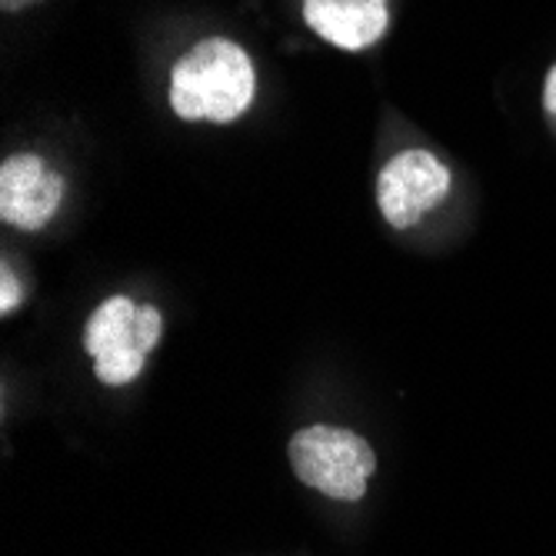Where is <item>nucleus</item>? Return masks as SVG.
<instances>
[{"mask_svg": "<svg viewBox=\"0 0 556 556\" xmlns=\"http://www.w3.org/2000/svg\"><path fill=\"white\" fill-rule=\"evenodd\" d=\"M64 200V177L40 154H11L0 167V220L40 230L54 220Z\"/></svg>", "mask_w": 556, "mask_h": 556, "instance_id": "nucleus-5", "label": "nucleus"}, {"mask_svg": "<svg viewBox=\"0 0 556 556\" xmlns=\"http://www.w3.org/2000/svg\"><path fill=\"white\" fill-rule=\"evenodd\" d=\"M257 74L247 50L227 37L193 43L170 71V108L190 124H230L247 114Z\"/></svg>", "mask_w": 556, "mask_h": 556, "instance_id": "nucleus-1", "label": "nucleus"}, {"mask_svg": "<svg viewBox=\"0 0 556 556\" xmlns=\"http://www.w3.org/2000/svg\"><path fill=\"white\" fill-rule=\"evenodd\" d=\"M303 21L340 50H367L390 27V0H303Z\"/></svg>", "mask_w": 556, "mask_h": 556, "instance_id": "nucleus-6", "label": "nucleus"}, {"mask_svg": "<svg viewBox=\"0 0 556 556\" xmlns=\"http://www.w3.org/2000/svg\"><path fill=\"white\" fill-rule=\"evenodd\" d=\"M293 473L330 500H361L377 470L374 446L343 427H303L290 440Z\"/></svg>", "mask_w": 556, "mask_h": 556, "instance_id": "nucleus-3", "label": "nucleus"}, {"mask_svg": "<svg viewBox=\"0 0 556 556\" xmlns=\"http://www.w3.org/2000/svg\"><path fill=\"white\" fill-rule=\"evenodd\" d=\"M21 296H24L21 280L11 274V267H4L0 270V311H4V317H11L21 307Z\"/></svg>", "mask_w": 556, "mask_h": 556, "instance_id": "nucleus-7", "label": "nucleus"}, {"mask_svg": "<svg viewBox=\"0 0 556 556\" xmlns=\"http://www.w3.org/2000/svg\"><path fill=\"white\" fill-rule=\"evenodd\" d=\"M450 167L430 150L410 147L387 161L377 177V204L390 227L407 230L420 224L433 207L450 197Z\"/></svg>", "mask_w": 556, "mask_h": 556, "instance_id": "nucleus-4", "label": "nucleus"}, {"mask_svg": "<svg viewBox=\"0 0 556 556\" xmlns=\"http://www.w3.org/2000/svg\"><path fill=\"white\" fill-rule=\"evenodd\" d=\"M37 4H43V0H0V8H4L8 14H21L27 8H37Z\"/></svg>", "mask_w": 556, "mask_h": 556, "instance_id": "nucleus-9", "label": "nucleus"}, {"mask_svg": "<svg viewBox=\"0 0 556 556\" xmlns=\"http://www.w3.org/2000/svg\"><path fill=\"white\" fill-rule=\"evenodd\" d=\"M161 333L164 317L154 303H134L124 293L104 300L84 327V350L93 357L97 380L108 387L134 383L147 367V353L161 343Z\"/></svg>", "mask_w": 556, "mask_h": 556, "instance_id": "nucleus-2", "label": "nucleus"}, {"mask_svg": "<svg viewBox=\"0 0 556 556\" xmlns=\"http://www.w3.org/2000/svg\"><path fill=\"white\" fill-rule=\"evenodd\" d=\"M543 108L549 117H556V64L549 67V74L543 80Z\"/></svg>", "mask_w": 556, "mask_h": 556, "instance_id": "nucleus-8", "label": "nucleus"}]
</instances>
